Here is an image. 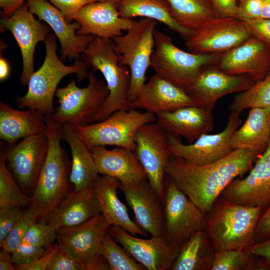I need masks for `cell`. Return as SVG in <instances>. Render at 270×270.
Here are the masks:
<instances>
[{"label":"cell","mask_w":270,"mask_h":270,"mask_svg":"<svg viewBox=\"0 0 270 270\" xmlns=\"http://www.w3.org/2000/svg\"><path fill=\"white\" fill-rule=\"evenodd\" d=\"M261 154L254 150L237 149L203 165L192 164L181 158L170 156L166 174L206 214L232 180L249 172Z\"/></svg>","instance_id":"cell-1"},{"label":"cell","mask_w":270,"mask_h":270,"mask_svg":"<svg viewBox=\"0 0 270 270\" xmlns=\"http://www.w3.org/2000/svg\"><path fill=\"white\" fill-rule=\"evenodd\" d=\"M45 122L48 151L28 209L36 222H47L64 197L74 190L70 180L72 162L60 144L62 124L50 116H45Z\"/></svg>","instance_id":"cell-2"},{"label":"cell","mask_w":270,"mask_h":270,"mask_svg":"<svg viewBox=\"0 0 270 270\" xmlns=\"http://www.w3.org/2000/svg\"><path fill=\"white\" fill-rule=\"evenodd\" d=\"M56 38L55 34H48L44 42V60L40 68L30 76L26 94L16 98L20 108L35 110L46 116H50L54 112V98L59 82L64 76L74 74L80 82L88 78L90 74L88 68L82 60L66 66L58 58Z\"/></svg>","instance_id":"cell-3"},{"label":"cell","mask_w":270,"mask_h":270,"mask_svg":"<svg viewBox=\"0 0 270 270\" xmlns=\"http://www.w3.org/2000/svg\"><path fill=\"white\" fill-rule=\"evenodd\" d=\"M262 209L230 202L222 198L206 216L205 230L216 250L246 249L255 240Z\"/></svg>","instance_id":"cell-4"},{"label":"cell","mask_w":270,"mask_h":270,"mask_svg":"<svg viewBox=\"0 0 270 270\" xmlns=\"http://www.w3.org/2000/svg\"><path fill=\"white\" fill-rule=\"evenodd\" d=\"M112 38L94 36L80 54V60L92 71L103 75L108 90V95L100 110L92 120V123L108 118L118 110L132 109L128 99L130 82L128 68L120 66Z\"/></svg>","instance_id":"cell-5"},{"label":"cell","mask_w":270,"mask_h":270,"mask_svg":"<svg viewBox=\"0 0 270 270\" xmlns=\"http://www.w3.org/2000/svg\"><path fill=\"white\" fill-rule=\"evenodd\" d=\"M150 66L155 74L186 90L206 67L217 64L223 53L198 54L176 46L168 36L156 30Z\"/></svg>","instance_id":"cell-6"},{"label":"cell","mask_w":270,"mask_h":270,"mask_svg":"<svg viewBox=\"0 0 270 270\" xmlns=\"http://www.w3.org/2000/svg\"><path fill=\"white\" fill-rule=\"evenodd\" d=\"M156 24L154 20L142 18L134 20L126 34L112 38L120 64L127 66L130 72L128 99L130 103L146 83V74L154 48Z\"/></svg>","instance_id":"cell-7"},{"label":"cell","mask_w":270,"mask_h":270,"mask_svg":"<svg viewBox=\"0 0 270 270\" xmlns=\"http://www.w3.org/2000/svg\"><path fill=\"white\" fill-rule=\"evenodd\" d=\"M88 78V85L83 88L78 87L74 80L64 88H58L56 96L60 105L50 117L74 129L92 123L109 92L106 82L98 79L93 71L90 72Z\"/></svg>","instance_id":"cell-8"},{"label":"cell","mask_w":270,"mask_h":270,"mask_svg":"<svg viewBox=\"0 0 270 270\" xmlns=\"http://www.w3.org/2000/svg\"><path fill=\"white\" fill-rule=\"evenodd\" d=\"M156 114L137 109L118 110L106 119L78 128L76 133L90 150L96 146H113L135 151V134L142 126L156 122Z\"/></svg>","instance_id":"cell-9"},{"label":"cell","mask_w":270,"mask_h":270,"mask_svg":"<svg viewBox=\"0 0 270 270\" xmlns=\"http://www.w3.org/2000/svg\"><path fill=\"white\" fill-rule=\"evenodd\" d=\"M110 226L101 213L79 225L56 230V240L82 264L84 270H110L100 252Z\"/></svg>","instance_id":"cell-10"},{"label":"cell","mask_w":270,"mask_h":270,"mask_svg":"<svg viewBox=\"0 0 270 270\" xmlns=\"http://www.w3.org/2000/svg\"><path fill=\"white\" fill-rule=\"evenodd\" d=\"M168 178L162 199L164 235L182 246L194 233L204 230L206 216Z\"/></svg>","instance_id":"cell-11"},{"label":"cell","mask_w":270,"mask_h":270,"mask_svg":"<svg viewBox=\"0 0 270 270\" xmlns=\"http://www.w3.org/2000/svg\"><path fill=\"white\" fill-rule=\"evenodd\" d=\"M134 152L150 186L162 202L166 167L170 157L168 134L156 122L146 124L136 131Z\"/></svg>","instance_id":"cell-12"},{"label":"cell","mask_w":270,"mask_h":270,"mask_svg":"<svg viewBox=\"0 0 270 270\" xmlns=\"http://www.w3.org/2000/svg\"><path fill=\"white\" fill-rule=\"evenodd\" d=\"M48 140L46 132L25 138L22 141L0 150L8 168L22 190L32 194L47 154Z\"/></svg>","instance_id":"cell-13"},{"label":"cell","mask_w":270,"mask_h":270,"mask_svg":"<svg viewBox=\"0 0 270 270\" xmlns=\"http://www.w3.org/2000/svg\"><path fill=\"white\" fill-rule=\"evenodd\" d=\"M242 122L240 115L230 112L225 128L221 132L204 134L194 142H182L180 137L168 134L170 156L183 159L194 165H203L220 159L234 150L231 138Z\"/></svg>","instance_id":"cell-14"},{"label":"cell","mask_w":270,"mask_h":270,"mask_svg":"<svg viewBox=\"0 0 270 270\" xmlns=\"http://www.w3.org/2000/svg\"><path fill=\"white\" fill-rule=\"evenodd\" d=\"M108 232L148 270H170L182 246L165 235L142 238L116 226H110Z\"/></svg>","instance_id":"cell-15"},{"label":"cell","mask_w":270,"mask_h":270,"mask_svg":"<svg viewBox=\"0 0 270 270\" xmlns=\"http://www.w3.org/2000/svg\"><path fill=\"white\" fill-rule=\"evenodd\" d=\"M251 36L244 22L234 17L219 16L193 30L185 44L194 54L224 53Z\"/></svg>","instance_id":"cell-16"},{"label":"cell","mask_w":270,"mask_h":270,"mask_svg":"<svg viewBox=\"0 0 270 270\" xmlns=\"http://www.w3.org/2000/svg\"><path fill=\"white\" fill-rule=\"evenodd\" d=\"M0 31L8 30L16 40L21 52L22 68L20 83L28 84L34 72V54L37 44L44 42L51 28L36 20L26 1L10 16L0 20Z\"/></svg>","instance_id":"cell-17"},{"label":"cell","mask_w":270,"mask_h":270,"mask_svg":"<svg viewBox=\"0 0 270 270\" xmlns=\"http://www.w3.org/2000/svg\"><path fill=\"white\" fill-rule=\"evenodd\" d=\"M220 196L230 202L262 210L270 204V138L266 150L258 158L248 175L232 180Z\"/></svg>","instance_id":"cell-18"},{"label":"cell","mask_w":270,"mask_h":270,"mask_svg":"<svg viewBox=\"0 0 270 270\" xmlns=\"http://www.w3.org/2000/svg\"><path fill=\"white\" fill-rule=\"evenodd\" d=\"M254 83L248 74H228L214 64L204 69L186 91L200 106L212 112L221 98L243 92Z\"/></svg>","instance_id":"cell-19"},{"label":"cell","mask_w":270,"mask_h":270,"mask_svg":"<svg viewBox=\"0 0 270 270\" xmlns=\"http://www.w3.org/2000/svg\"><path fill=\"white\" fill-rule=\"evenodd\" d=\"M30 11L45 22L58 39L60 44V59L64 62L80 60V54L94 36L79 35L80 26L76 22H68L62 12L48 0H26Z\"/></svg>","instance_id":"cell-20"},{"label":"cell","mask_w":270,"mask_h":270,"mask_svg":"<svg viewBox=\"0 0 270 270\" xmlns=\"http://www.w3.org/2000/svg\"><path fill=\"white\" fill-rule=\"evenodd\" d=\"M217 64L228 74H248L255 83L264 79L270 70V47L251 36L224 52Z\"/></svg>","instance_id":"cell-21"},{"label":"cell","mask_w":270,"mask_h":270,"mask_svg":"<svg viewBox=\"0 0 270 270\" xmlns=\"http://www.w3.org/2000/svg\"><path fill=\"white\" fill-rule=\"evenodd\" d=\"M116 1L96 2L82 8L73 17L80 26L77 34L112 38L127 31L134 20L120 16Z\"/></svg>","instance_id":"cell-22"},{"label":"cell","mask_w":270,"mask_h":270,"mask_svg":"<svg viewBox=\"0 0 270 270\" xmlns=\"http://www.w3.org/2000/svg\"><path fill=\"white\" fill-rule=\"evenodd\" d=\"M119 190L133 211L139 227L150 236L164 235L162 202L148 180L120 184Z\"/></svg>","instance_id":"cell-23"},{"label":"cell","mask_w":270,"mask_h":270,"mask_svg":"<svg viewBox=\"0 0 270 270\" xmlns=\"http://www.w3.org/2000/svg\"><path fill=\"white\" fill-rule=\"evenodd\" d=\"M192 106H199L186 90L156 74L145 83L131 103L132 109H142L156 115Z\"/></svg>","instance_id":"cell-24"},{"label":"cell","mask_w":270,"mask_h":270,"mask_svg":"<svg viewBox=\"0 0 270 270\" xmlns=\"http://www.w3.org/2000/svg\"><path fill=\"white\" fill-rule=\"evenodd\" d=\"M156 122L168 135L184 137L191 144L214 126L212 111L200 106H187L157 114Z\"/></svg>","instance_id":"cell-25"},{"label":"cell","mask_w":270,"mask_h":270,"mask_svg":"<svg viewBox=\"0 0 270 270\" xmlns=\"http://www.w3.org/2000/svg\"><path fill=\"white\" fill-rule=\"evenodd\" d=\"M90 150L100 174L115 178L124 184L147 180L134 151L120 146L108 150L106 146H94Z\"/></svg>","instance_id":"cell-26"},{"label":"cell","mask_w":270,"mask_h":270,"mask_svg":"<svg viewBox=\"0 0 270 270\" xmlns=\"http://www.w3.org/2000/svg\"><path fill=\"white\" fill-rule=\"evenodd\" d=\"M120 186L117 179L100 174L93 181L92 187L102 214L110 226H118L134 236H147L148 234L130 218L126 206L119 198L118 190Z\"/></svg>","instance_id":"cell-27"},{"label":"cell","mask_w":270,"mask_h":270,"mask_svg":"<svg viewBox=\"0 0 270 270\" xmlns=\"http://www.w3.org/2000/svg\"><path fill=\"white\" fill-rule=\"evenodd\" d=\"M102 213L92 185L80 190H73L62 200L47 223L57 230L79 225Z\"/></svg>","instance_id":"cell-28"},{"label":"cell","mask_w":270,"mask_h":270,"mask_svg":"<svg viewBox=\"0 0 270 270\" xmlns=\"http://www.w3.org/2000/svg\"><path fill=\"white\" fill-rule=\"evenodd\" d=\"M45 116L33 109L20 110L0 102V138L6 146L30 136L46 132Z\"/></svg>","instance_id":"cell-29"},{"label":"cell","mask_w":270,"mask_h":270,"mask_svg":"<svg viewBox=\"0 0 270 270\" xmlns=\"http://www.w3.org/2000/svg\"><path fill=\"white\" fill-rule=\"evenodd\" d=\"M62 138L68 144L72 154L70 180L74 190H80L89 187L99 174L91 151L76 130L68 124H62Z\"/></svg>","instance_id":"cell-30"},{"label":"cell","mask_w":270,"mask_h":270,"mask_svg":"<svg viewBox=\"0 0 270 270\" xmlns=\"http://www.w3.org/2000/svg\"><path fill=\"white\" fill-rule=\"evenodd\" d=\"M270 138V108H250L242 125L232 134L234 150L248 149L262 153Z\"/></svg>","instance_id":"cell-31"},{"label":"cell","mask_w":270,"mask_h":270,"mask_svg":"<svg viewBox=\"0 0 270 270\" xmlns=\"http://www.w3.org/2000/svg\"><path fill=\"white\" fill-rule=\"evenodd\" d=\"M121 17L132 18L139 16L152 19L167 26L186 40L193 30L180 26L173 19L167 0H116Z\"/></svg>","instance_id":"cell-32"},{"label":"cell","mask_w":270,"mask_h":270,"mask_svg":"<svg viewBox=\"0 0 270 270\" xmlns=\"http://www.w3.org/2000/svg\"><path fill=\"white\" fill-rule=\"evenodd\" d=\"M209 242L205 230L194 233L182 245L170 270H210L214 253Z\"/></svg>","instance_id":"cell-33"},{"label":"cell","mask_w":270,"mask_h":270,"mask_svg":"<svg viewBox=\"0 0 270 270\" xmlns=\"http://www.w3.org/2000/svg\"><path fill=\"white\" fill-rule=\"evenodd\" d=\"M172 16L181 26L191 30L219 17L210 0H167Z\"/></svg>","instance_id":"cell-34"},{"label":"cell","mask_w":270,"mask_h":270,"mask_svg":"<svg viewBox=\"0 0 270 270\" xmlns=\"http://www.w3.org/2000/svg\"><path fill=\"white\" fill-rule=\"evenodd\" d=\"M254 108H270V70L264 79L234 96L229 106L230 112L239 115Z\"/></svg>","instance_id":"cell-35"},{"label":"cell","mask_w":270,"mask_h":270,"mask_svg":"<svg viewBox=\"0 0 270 270\" xmlns=\"http://www.w3.org/2000/svg\"><path fill=\"white\" fill-rule=\"evenodd\" d=\"M30 196L20 188L6 166L2 151L0 152V208H21L28 206Z\"/></svg>","instance_id":"cell-36"},{"label":"cell","mask_w":270,"mask_h":270,"mask_svg":"<svg viewBox=\"0 0 270 270\" xmlns=\"http://www.w3.org/2000/svg\"><path fill=\"white\" fill-rule=\"evenodd\" d=\"M257 262L256 257L245 249L216 250L210 270H257Z\"/></svg>","instance_id":"cell-37"},{"label":"cell","mask_w":270,"mask_h":270,"mask_svg":"<svg viewBox=\"0 0 270 270\" xmlns=\"http://www.w3.org/2000/svg\"><path fill=\"white\" fill-rule=\"evenodd\" d=\"M100 254L106 260L110 270H144L124 248H122L108 232L105 234L100 246Z\"/></svg>","instance_id":"cell-38"},{"label":"cell","mask_w":270,"mask_h":270,"mask_svg":"<svg viewBox=\"0 0 270 270\" xmlns=\"http://www.w3.org/2000/svg\"><path fill=\"white\" fill-rule=\"evenodd\" d=\"M36 222V217L28 209L12 228L8 234L0 244L2 249L12 253L22 242L30 226Z\"/></svg>","instance_id":"cell-39"},{"label":"cell","mask_w":270,"mask_h":270,"mask_svg":"<svg viewBox=\"0 0 270 270\" xmlns=\"http://www.w3.org/2000/svg\"><path fill=\"white\" fill-rule=\"evenodd\" d=\"M56 240V230L44 222H36L28 229L22 242L48 248Z\"/></svg>","instance_id":"cell-40"},{"label":"cell","mask_w":270,"mask_h":270,"mask_svg":"<svg viewBox=\"0 0 270 270\" xmlns=\"http://www.w3.org/2000/svg\"><path fill=\"white\" fill-rule=\"evenodd\" d=\"M44 248L22 242L12 253V260L15 266L32 263L44 254Z\"/></svg>","instance_id":"cell-41"},{"label":"cell","mask_w":270,"mask_h":270,"mask_svg":"<svg viewBox=\"0 0 270 270\" xmlns=\"http://www.w3.org/2000/svg\"><path fill=\"white\" fill-rule=\"evenodd\" d=\"M46 270H84L82 264L66 249L60 247Z\"/></svg>","instance_id":"cell-42"},{"label":"cell","mask_w":270,"mask_h":270,"mask_svg":"<svg viewBox=\"0 0 270 270\" xmlns=\"http://www.w3.org/2000/svg\"><path fill=\"white\" fill-rule=\"evenodd\" d=\"M24 212L20 208H0V244L22 216Z\"/></svg>","instance_id":"cell-43"},{"label":"cell","mask_w":270,"mask_h":270,"mask_svg":"<svg viewBox=\"0 0 270 270\" xmlns=\"http://www.w3.org/2000/svg\"><path fill=\"white\" fill-rule=\"evenodd\" d=\"M263 0H240L236 18L244 22L260 18Z\"/></svg>","instance_id":"cell-44"},{"label":"cell","mask_w":270,"mask_h":270,"mask_svg":"<svg viewBox=\"0 0 270 270\" xmlns=\"http://www.w3.org/2000/svg\"><path fill=\"white\" fill-rule=\"evenodd\" d=\"M58 8L68 22L73 20L74 15L82 8L92 2L108 0H48Z\"/></svg>","instance_id":"cell-45"},{"label":"cell","mask_w":270,"mask_h":270,"mask_svg":"<svg viewBox=\"0 0 270 270\" xmlns=\"http://www.w3.org/2000/svg\"><path fill=\"white\" fill-rule=\"evenodd\" d=\"M245 250L258 258V270H270V237L254 242Z\"/></svg>","instance_id":"cell-46"},{"label":"cell","mask_w":270,"mask_h":270,"mask_svg":"<svg viewBox=\"0 0 270 270\" xmlns=\"http://www.w3.org/2000/svg\"><path fill=\"white\" fill-rule=\"evenodd\" d=\"M252 36L262 40L270 47V19L258 18L244 22Z\"/></svg>","instance_id":"cell-47"},{"label":"cell","mask_w":270,"mask_h":270,"mask_svg":"<svg viewBox=\"0 0 270 270\" xmlns=\"http://www.w3.org/2000/svg\"><path fill=\"white\" fill-rule=\"evenodd\" d=\"M60 246L58 242L46 248L42 256L34 262L28 264L15 266L16 270H46L52 257L60 250Z\"/></svg>","instance_id":"cell-48"},{"label":"cell","mask_w":270,"mask_h":270,"mask_svg":"<svg viewBox=\"0 0 270 270\" xmlns=\"http://www.w3.org/2000/svg\"><path fill=\"white\" fill-rule=\"evenodd\" d=\"M270 237V204L264 209L258 222L255 240L257 241Z\"/></svg>","instance_id":"cell-49"},{"label":"cell","mask_w":270,"mask_h":270,"mask_svg":"<svg viewBox=\"0 0 270 270\" xmlns=\"http://www.w3.org/2000/svg\"><path fill=\"white\" fill-rule=\"evenodd\" d=\"M218 16L220 17L236 18V0H210Z\"/></svg>","instance_id":"cell-50"},{"label":"cell","mask_w":270,"mask_h":270,"mask_svg":"<svg viewBox=\"0 0 270 270\" xmlns=\"http://www.w3.org/2000/svg\"><path fill=\"white\" fill-rule=\"evenodd\" d=\"M26 0H0V14L2 17H8Z\"/></svg>","instance_id":"cell-51"},{"label":"cell","mask_w":270,"mask_h":270,"mask_svg":"<svg viewBox=\"0 0 270 270\" xmlns=\"http://www.w3.org/2000/svg\"><path fill=\"white\" fill-rule=\"evenodd\" d=\"M10 254L2 248L0 252V270H16Z\"/></svg>","instance_id":"cell-52"},{"label":"cell","mask_w":270,"mask_h":270,"mask_svg":"<svg viewBox=\"0 0 270 270\" xmlns=\"http://www.w3.org/2000/svg\"><path fill=\"white\" fill-rule=\"evenodd\" d=\"M10 74V68L8 61L2 54L0 58V80L1 82L6 80Z\"/></svg>","instance_id":"cell-53"},{"label":"cell","mask_w":270,"mask_h":270,"mask_svg":"<svg viewBox=\"0 0 270 270\" xmlns=\"http://www.w3.org/2000/svg\"><path fill=\"white\" fill-rule=\"evenodd\" d=\"M260 18L270 19V0H263V6Z\"/></svg>","instance_id":"cell-54"}]
</instances>
